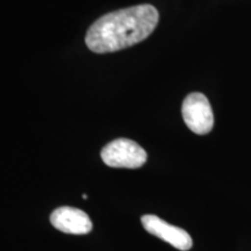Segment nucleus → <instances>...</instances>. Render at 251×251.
<instances>
[{"mask_svg": "<svg viewBox=\"0 0 251 251\" xmlns=\"http://www.w3.org/2000/svg\"><path fill=\"white\" fill-rule=\"evenodd\" d=\"M181 114L188 129L194 134L206 135L213 129L214 115L205 94L193 92L184 99Z\"/></svg>", "mask_w": 251, "mask_h": 251, "instance_id": "7ed1b4c3", "label": "nucleus"}, {"mask_svg": "<svg viewBox=\"0 0 251 251\" xmlns=\"http://www.w3.org/2000/svg\"><path fill=\"white\" fill-rule=\"evenodd\" d=\"M50 222L57 230L65 234L85 235L92 230V221L81 209L59 207L50 215Z\"/></svg>", "mask_w": 251, "mask_h": 251, "instance_id": "39448f33", "label": "nucleus"}, {"mask_svg": "<svg viewBox=\"0 0 251 251\" xmlns=\"http://www.w3.org/2000/svg\"><path fill=\"white\" fill-rule=\"evenodd\" d=\"M143 228L153 236L161 238L164 242L171 244L176 249L181 251L190 250L193 241L186 230L176 226L169 225L164 220L156 215H143L141 218Z\"/></svg>", "mask_w": 251, "mask_h": 251, "instance_id": "20e7f679", "label": "nucleus"}, {"mask_svg": "<svg viewBox=\"0 0 251 251\" xmlns=\"http://www.w3.org/2000/svg\"><path fill=\"white\" fill-rule=\"evenodd\" d=\"M147 158L146 150L129 139L112 141L101 150L102 162L111 168L139 169L146 164Z\"/></svg>", "mask_w": 251, "mask_h": 251, "instance_id": "f03ea898", "label": "nucleus"}, {"mask_svg": "<svg viewBox=\"0 0 251 251\" xmlns=\"http://www.w3.org/2000/svg\"><path fill=\"white\" fill-rule=\"evenodd\" d=\"M159 21L158 11L143 4L102 15L87 30L85 43L97 54L114 52L146 40Z\"/></svg>", "mask_w": 251, "mask_h": 251, "instance_id": "f257e3e1", "label": "nucleus"}]
</instances>
